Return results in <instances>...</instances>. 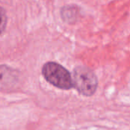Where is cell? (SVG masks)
Here are the masks:
<instances>
[{
    "mask_svg": "<svg viewBox=\"0 0 130 130\" xmlns=\"http://www.w3.org/2000/svg\"><path fill=\"white\" fill-rule=\"evenodd\" d=\"M42 73L48 82L58 88L69 90L74 87L70 72L59 63L46 62L42 69Z\"/></svg>",
    "mask_w": 130,
    "mask_h": 130,
    "instance_id": "obj_1",
    "label": "cell"
},
{
    "mask_svg": "<svg viewBox=\"0 0 130 130\" xmlns=\"http://www.w3.org/2000/svg\"><path fill=\"white\" fill-rule=\"evenodd\" d=\"M72 79L75 89L84 96H92L98 88V78L95 73L87 66H77L73 71Z\"/></svg>",
    "mask_w": 130,
    "mask_h": 130,
    "instance_id": "obj_2",
    "label": "cell"
},
{
    "mask_svg": "<svg viewBox=\"0 0 130 130\" xmlns=\"http://www.w3.org/2000/svg\"><path fill=\"white\" fill-rule=\"evenodd\" d=\"M18 82V74L11 68L0 66V86L11 88Z\"/></svg>",
    "mask_w": 130,
    "mask_h": 130,
    "instance_id": "obj_3",
    "label": "cell"
},
{
    "mask_svg": "<svg viewBox=\"0 0 130 130\" xmlns=\"http://www.w3.org/2000/svg\"><path fill=\"white\" fill-rule=\"evenodd\" d=\"M62 20L69 24H75L80 17V8L77 5H66L61 10Z\"/></svg>",
    "mask_w": 130,
    "mask_h": 130,
    "instance_id": "obj_4",
    "label": "cell"
},
{
    "mask_svg": "<svg viewBox=\"0 0 130 130\" xmlns=\"http://www.w3.org/2000/svg\"><path fill=\"white\" fill-rule=\"evenodd\" d=\"M6 21H7V18H6L5 12L4 9L2 7H0V34L4 31L5 28Z\"/></svg>",
    "mask_w": 130,
    "mask_h": 130,
    "instance_id": "obj_5",
    "label": "cell"
}]
</instances>
